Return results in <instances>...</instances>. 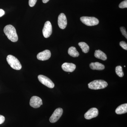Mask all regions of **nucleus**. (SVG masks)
I'll return each instance as SVG.
<instances>
[{"mask_svg": "<svg viewBox=\"0 0 127 127\" xmlns=\"http://www.w3.org/2000/svg\"><path fill=\"white\" fill-rule=\"evenodd\" d=\"M4 32L8 39L12 42H16L18 40V37L15 28L11 25L6 26L4 29Z\"/></svg>", "mask_w": 127, "mask_h": 127, "instance_id": "nucleus-1", "label": "nucleus"}, {"mask_svg": "<svg viewBox=\"0 0 127 127\" xmlns=\"http://www.w3.org/2000/svg\"><path fill=\"white\" fill-rule=\"evenodd\" d=\"M107 83L104 80H96L91 82L88 84V87L93 90H98L106 88L107 87Z\"/></svg>", "mask_w": 127, "mask_h": 127, "instance_id": "nucleus-2", "label": "nucleus"}, {"mask_svg": "<svg viewBox=\"0 0 127 127\" xmlns=\"http://www.w3.org/2000/svg\"><path fill=\"white\" fill-rule=\"evenodd\" d=\"M6 60L8 63L12 68L16 70H20L21 69V64L18 59L11 55L7 56Z\"/></svg>", "mask_w": 127, "mask_h": 127, "instance_id": "nucleus-3", "label": "nucleus"}, {"mask_svg": "<svg viewBox=\"0 0 127 127\" xmlns=\"http://www.w3.org/2000/svg\"><path fill=\"white\" fill-rule=\"evenodd\" d=\"M80 20L84 25L89 26L97 25L99 22L97 18L93 17L83 16L81 17Z\"/></svg>", "mask_w": 127, "mask_h": 127, "instance_id": "nucleus-4", "label": "nucleus"}, {"mask_svg": "<svg viewBox=\"0 0 127 127\" xmlns=\"http://www.w3.org/2000/svg\"><path fill=\"white\" fill-rule=\"evenodd\" d=\"M39 81L43 85L50 88H53L55 87L53 82L47 77L43 75H39L38 76Z\"/></svg>", "mask_w": 127, "mask_h": 127, "instance_id": "nucleus-5", "label": "nucleus"}, {"mask_svg": "<svg viewBox=\"0 0 127 127\" xmlns=\"http://www.w3.org/2000/svg\"><path fill=\"white\" fill-rule=\"evenodd\" d=\"M63 109L61 108H57L50 117V121L51 123H55L58 121L63 113Z\"/></svg>", "mask_w": 127, "mask_h": 127, "instance_id": "nucleus-6", "label": "nucleus"}, {"mask_svg": "<svg viewBox=\"0 0 127 127\" xmlns=\"http://www.w3.org/2000/svg\"><path fill=\"white\" fill-rule=\"evenodd\" d=\"M52 32V26L49 21L46 22L42 30V33L44 37L48 38L51 35Z\"/></svg>", "mask_w": 127, "mask_h": 127, "instance_id": "nucleus-7", "label": "nucleus"}, {"mask_svg": "<svg viewBox=\"0 0 127 127\" xmlns=\"http://www.w3.org/2000/svg\"><path fill=\"white\" fill-rule=\"evenodd\" d=\"M30 105L34 108H38L42 104V99L39 97L33 96L32 97L30 101Z\"/></svg>", "mask_w": 127, "mask_h": 127, "instance_id": "nucleus-8", "label": "nucleus"}, {"mask_svg": "<svg viewBox=\"0 0 127 127\" xmlns=\"http://www.w3.org/2000/svg\"><path fill=\"white\" fill-rule=\"evenodd\" d=\"M98 111L97 108H92L88 110L84 114V117L86 119L89 120L97 117Z\"/></svg>", "mask_w": 127, "mask_h": 127, "instance_id": "nucleus-9", "label": "nucleus"}, {"mask_svg": "<svg viewBox=\"0 0 127 127\" xmlns=\"http://www.w3.org/2000/svg\"><path fill=\"white\" fill-rule=\"evenodd\" d=\"M58 25L60 28L64 29L67 25V21L65 15L61 13L59 15L58 17Z\"/></svg>", "mask_w": 127, "mask_h": 127, "instance_id": "nucleus-10", "label": "nucleus"}, {"mask_svg": "<svg viewBox=\"0 0 127 127\" xmlns=\"http://www.w3.org/2000/svg\"><path fill=\"white\" fill-rule=\"evenodd\" d=\"M51 52L48 50H45L39 53L37 56V59L42 61H45L50 59L51 57Z\"/></svg>", "mask_w": 127, "mask_h": 127, "instance_id": "nucleus-11", "label": "nucleus"}, {"mask_svg": "<svg viewBox=\"0 0 127 127\" xmlns=\"http://www.w3.org/2000/svg\"><path fill=\"white\" fill-rule=\"evenodd\" d=\"M62 68L64 71L67 72H72L76 68V65L72 63H65L62 66Z\"/></svg>", "mask_w": 127, "mask_h": 127, "instance_id": "nucleus-12", "label": "nucleus"}, {"mask_svg": "<svg viewBox=\"0 0 127 127\" xmlns=\"http://www.w3.org/2000/svg\"><path fill=\"white\" fill-rule=\"evenodd\" d=\"M90 68L93 70H104L105 66L102 64L98 62L92 63L89 65Z\"/></svg>", "mask_w": 127, "mask_h": 127, "instance_id": "nucleus-13", "label": "nucleus"}, {"mask_svg": "<svg viewBox=\"0 0 127 127\" xmlns=\"http://www.w3.org/2000/svg\"><path fill=\"white\" fill-rule=\"evenodd\" d=\"M127 112V104L125 103L120 105L117 108L116 113L118 114H122Z\"/></svg>", "mask_w": 127, "mask_h": 127, "instance_id": "nucleus-14", "label": "nucleus"}, {"mask_svg": "<svg viewBox=\"0 0 127 127\" xmlns=\"http://www.w3.org/2000/svg\"><path fill=\"white\" fill-rule=\"evenodd\" d=\"M94 56L96 58L101 59L103 61H106L107 59L106 55L100 50L95 51Z\"/></svg>", "mask_w": 127, "mask_h": 127, "instance_id": "nucleus-15", "label": "nucleus"}, {"mask_svg": "<svg viewBox=\"0 0 127 127\" xmlns=\"http://www.w3.org/2000/svg\"><path fill=\"white\" fill-rule=\"evenodd\" d=\"M68 55L73 57H78L79 55V53L77 51L76 48L71 47L69 48L68 51Z\"/></svg>", "mask_w": 127, "mask_h": 127, "instance_id": "nucleus-16", "label": "nucleus"}, {"mask_svg": "<svg viewBox=\"0 0 127 127\" xmlns=\"http://www.w3.org/2000/svg\"><path fill=\"white\" fill-rule=\"evenodd\" d=\"M78 45L81 48L82 51L84 53L88 52L89 50V47L86 43L84 42H80L78 43Z\"/></svg>", "mask_w": 127, "mask_h": 127, "instance_id": "nucleus-17", "label": "nucleus"}, {"mask_svg": "<svg viewBox=\"0 0 127 127\" xmlns=\"http://www.w3.org/2000/svg\"><path fill=\"white\" fill-rule=\"evenodd\" d=\"M116 74L119 77H122L123 76L124 74L123 72L122 67L121 66H118L116 68Z\"/></svg>", "mask_w": 127, "mask_h": 127, "instance_id": "nucleus-18", "label": "nucleus"}, {"mask_svg": "<svg viewBox=\"0 0 127 127\" xmlns=\"http://www.w3.org/2000/svg\"><path fill=\"white\" fill-rule=\"evenodd\" d=\"M119 7L120 8H127V0H125L123 1L122 2H121L119 5Z\"/></svg>", "mask_w": 127, "mask_h": 127, "instance_id": "nucleus-19", "label": "nucleus"}, {"mask_svg": "<svg viewBox=\"0 0 127 127\" xmlns=\"http://www.w3.org/2000/svg\"><path fill=\"white\" fill-rule=\"evenodd\" d=\"M120 30L123 35L124 36L126 39H127V31H126V29H125V28L122 27L120 28Z\"/></svg>", "mask_w": 127, "mask_h": 127, "instance_id": "nucleus-20", "label": "nucleus"}, {"mask_svg": "<svg viewBox=\"0 0 127 127\" xmlns=\"http://www.w3.org/2000/svg\"><path fill=\"white\" fill-rule=\"evenodd\" d=\"M120 45L123 48L124 50H127V44L126 42L124 41L120 42Z\"/></svg>", "mask_w": 127, "mask_h": 127, "instance_id": "nucleus-21", "label": "nucleus"}, {"mask_svg": "<svg viewBox=\"0 0 127 127\" xmlns=\"http://www.w3.org/2000/svg\"><path fill=\"white\" fill-rule=\"evenodd\" d=\"M37 0H29V4L31 7H33L37 2Z\"/></svg>", "mask_w": 127, "mask_h": 127, "instance_id": "nucleus-22", "label": "nucleus"}, {"mask_svg": "<svg viewBox=\"0 0 127 127\" xmlns=\"http://www.w3.org/2000/svg\"><path fill=\"white\" fill-rule=\"evenodd\" d=\"M5 120L4 117L0 115V124H2L4 123Z\"/></svg>", "mask_w": 127, "mask_h": 127, "instance_id": "nucleus-23", "label": "nucleus"}, {"mask_svg": "<svg viewBox=\"0 0 127 127\" xmlns=\"http://www.w3.org/2000/svg\"><path fill=\"white\" fill-rule=\"evenodd\" d=\"M5 14V11L2 9H0V17H2Z\"/></svg>", "mask_w": 127, "mask_h": 127, "instance_id": "nucleus-24", "label": "nucleus"}, {"mask_svg": "<svg viewBox=\"0 0 127 127\" xmlns=\"http://www.w3.org/2000/svg\"><path fill=\"white\" fill-rule=\"evenodd\" d=\"M50 0H42L43 3H46L48 2Z\"/></svg>", "mask_w": 127, "mask_h": 127, "instance_id": "nucleus-25", "label": "nucleus"}]
</instances>
